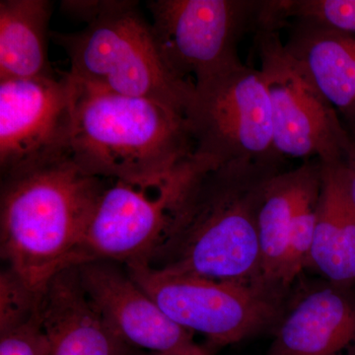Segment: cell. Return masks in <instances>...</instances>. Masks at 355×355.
Returning <instances> with one entry per match:
<instances>
[{"mask_svg":"<svg viewBox=\"0 0 355 355\" xmlns=\"http://www.w3.org/2000/svg\"><path fill=\"white\" fill-rule=\"evenodd\" d=\"M286 51L304 67L355 141V36L289 21Z\"/></svg>","mask_w":355,"mask_h":355,"instance_id":"15","label":"cell"},{"mask_svg":"<svg viewBox=\"0 0 355 355\" xmlns=\"http://www.w3.org/2000/svg\"><path fill=\"white\" fill-rule=\"evenodd\" d=\"M254 44L270 98L277 153L286 159L345 163L352 137L304 67L286 51L279 31L259 30Z\"/></svg>","mask_w":355,"mask_h":355,"instance_id":"8","label":"cell"},{"mask_svg":"<svg viewBox=\"0 0 355 355\" xmlns=\"http://www.w3.org/2000/svg\"><path fill=\"white\" fill-rule=\"evenodd\" d=\"M354 142V141H352ZM345 171H347V183H349V189L350 197L352 198L355 205V144H352L349 154L345 162Z\"/></svg>","mask_w":355,"mask_h":355,"instance_id":"21","label":"cell"},{"mask_svg":"<svg viewBox=\"0 0 355 355\" xmlns=\"http://www.w3.org/2000/svg\"><path fill=\"white\" fill-rule=\"evenodd\" d=\"M354 144H355V141H354Z\"/></svg>","mask_w":355,"mask_h":355,"instance_id":"23","label":"cell"},{"mask_svg":"<svg viewBox=\"0 0 355 355\" xmlns=\"http://www.w3.org/2000/svg\"><path fill=\"white\" fill-rule=\"evenodd\" d=\"M195 155L172 171L146 179H106L71 266L92 261L150 265L167 242Z\"/></svg>","mask_w":355,"mask_h":355,"instance_id":"6","label":"cell"},{"mask_svg":"<svg viewBox=\"0 0 355 355\" xmlns=\"http://www.w3.org/2000/svg\"><path fill=\"white\" fill-rule=\"evenodd\" d=\"M272 334L266 355H355V286L303 273Z\"/></svg>","mask_w":355,"mask_h":355,"instance_id":"12","label":"cell"},{"mask_svg":"<svg viewBox=\"0 0 355 355\" xmlns=\"http://www.w3.org/2000/svg\"><path fill=\"white\" fill-rule=\"evenodd\" d=\"M48 0L0 1V80L55 74L48 60Z\"/></svg>","mask_w":355,"mask_h":355,"instance_id":"17","label":"cell"},{"mask_svg":"<svg viewBox=\"0 0 355 355\" xmlns=\"http://www.w3.org/2000/svg\"><path fill=\"white\" fill-rule=\"evenodd\" d=\"M212 347H202V345H195L187 349L176 350V352H149V354H137V355H211Z\"/></svg>","mask_w":355,"mask_h":355,"instance_id":"22","label":"cell"},{"mask_svg":"<svg viewBox=\"0 0 355 355\" xmlns=\"http://www.w3.org/2000/svg\"><path fill=\"white\" fill-rule=\"evenodd\" d=\"M77 268L89 300L130 347L170 352L195 345L193 333L169 319L123 265L92 261Z\"/></svg>","mask_w":355,"mask_h":355,"instance_id":"13","label":"cell"},{"mask_svg":"<svg viewBox=\"0 0 355 355\" xmlns=\"http://www.w3.org/2000/svg\"><path fill=\"white\" fill-rule=\"evenodd\" d=\"M186 116L198 158L216 165L286 160L273 144L272 108L260 69L244 64L197 86Z\"/></svg>","mask_w":355,"mask_h":355,"instance_id":"9","label":"cell"},{"mask_svg":"<svg viewBox=\"0 0 355 355\" xmlns=\"http://www.w3.org/2000/svg\"><path fill=\"white\" fill-rule=\"evenodd\" d=\"M322 186L318 159L284 169L270 180L258 216L261 277L291 289L307 270Z\"/></svg>","mask_w":355,"mask_h":355,"instance_id":"11","label":"cell"},{"mask_svg":"<svg viewBox=\"0 0 355 355\" xmlns=\"http://www.w3.org/2000/svg\"><path fill=\"white\" fill-rule=\"evenodd\" d=\"M0 355H49L39 311L26 323L0 333Z\"/></svg>","mask_w":355,"mask_h":355,"instance_id":"20","label":"cell"},{"mask_svg":"<svg viewBox=\"0 0 355 355\" xmlns=\"http://www.w3.org/2000/svg\"><path fill=\"white\" fill-rule=\"evenodd\" d=\"M156 44L181 80L202 85L244 64L238 46L260 24L263 0H151Z\"/></svg>","mask_w":355,"mask_h":355,"instance_id":"7","label":"cell"},{"mask_svg":"<svg viewBox=\"0 0 355 355\" xmlns=\"http://www.w3.org/2000/svg\"><path fill=\"white\" fill-rule=\"evenodd\" d=\"M322 186L307 270L355 286V205L345 163L322 164Z\"/></svg>","mask_w":355,"mask_h":355,"instance_id":"16","label":"cell"},{"mask_svg":"<svg viewBox=\"0 0 355 355\" xmlns=\"http://www.w3.org/2000/svg\"><path fill=\"white\" fill-rule=\"evenodd\" d=\"M70 132L69 72L0 80L1 179L70 157Z\"/></svg>","mask_w":355,"mask_h":355,"instance_id":"10","label":"cell"},{"mask_svg":"<svg viewBox=\"0 0 355 355\" xmlns=\"http://www.w3.org/2000/svg\"><path fill=\"white\" fill-rule=\"evenodd\" d=\"M105 180L70 157L1 179L0 253L6 268L38 292L70 268Z\"/></svg>","mask_w":355,"mask_h":355,"instance_id":"2","label":"cell"},{"mask_svg":"<svg viewBox=\"0 0 355 355\" xmlns=\"http://www.w3.org/2000/svg\"><path fill=\"white\" fill-rule=\"evenodd\" d=\"M42 291L32 289L10 268L0 273V333L26 323L38 314Z\"/></svg>","mask_w":355,"mask_h":355,"instance_id":"19","label":"cell"},{"mask_svg":"<svg viewBox=\"0 0 355 355\" xmlns=\"http://www.w3.org/2000/svg\"><path fill=\"white\" fill-rule=\"evenodd\" d=\"M39 318L49 355H137L89 300L77 266L60 270L42 291Z\"/></svg>","mask_w":355,"mask_h":355,"instance_id":"14","label":"cell"},{"mask_svg":"<svg viewBox=\"0 0 355 355\" xmlns=\"http://www.w3.org/2000/svg\"><path fill=\"white\" fill-rule=\"evenodd\" d=\"M50 36L69 55V72L74 78L116 94L148 98L187 114L195 86L178 78L165 64L139 2L108 0L83 31Z\"/></svg>","mask_w":355,"mask_h":355,"instance_id":"4","label":"cell"},{"mask_svg":"<svg viewBox=\"0 0 355 355\" xmlns=\"http://www.w3.org/2000/svg\"><path fill=\"white\" fill-rule=\"evenodd\" d=\"M123 266L169 319L202 334L212 347L272 333L291 291L263 282L207 279L148 265Z\"/></svg>","mask_w":355,"mask_h":355,"instance_id":"5","label":"cell"},{"mask_svg":"<svg viewBox=\"0 0 355 355\" xmlns=\"http://www.w3.org/2000/svg\"><path fill=\"white\" fill-rule=\"evenodd\" d=\"M284 164L240 160L216 165L200 159L169 238L148 266L211 279L263 282L259 212L266 187Z\"/></svg>","mask_w":355,"mask_h":355,"instance_id":"1","label":"cell"},{"mask_svg":"<svg viewBox=\"0 0 355 355\" xmlns=\"http://www.w3.org/2000/svg\"><path fill=\"white\" fill-rule=\"evenodd\" d=\"M69 74V156L88 174L146 179L172 171L195 155L183 112L148 98L116 94Z\"/></svg>","mask_w":355,"mask_h":355,"instance_id":"3","label":"cell"},{"mask_svg":"<svg viewBox=\"0 0 355 355\" xmlns=\"http://www.w3.org/2000/svg\"><path fill=\"white\" fill-rule=\"evenodd\" d=\"M263 23L280 31L289 21L355 36V0H266Z\"/></svg>","mask_w":355,"mask_h":355,"instance_id":"18","label":"cell"}]
</instances>
